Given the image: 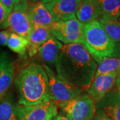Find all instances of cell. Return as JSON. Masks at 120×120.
<instances>
[{"instance_id": "6da1fadb", "label": "cell", "mask_w": 120, "mask_h": 120, "mask_svg": "<svg viewBox=\"0 0 120 120\" xmlns=\"http://www.w3.org/2000/svg\"><path fill=\"white\" fill-rule=\"evenodd\" d=\"M98 64L82 43L63 44L56 64L57 75L83 91L89 89Z\"/></svg>"}, {"instance_id": "7a4b0ae2", "label": "cell", "mask_w": 120, "mask_h": 120, "mask_svg": "<svg viewBox=\"0 0 120 120\" xmlns=\"http://www.w3.org/2000/svg\"><path fill=\"white\" fill-rule=\"evenodd\" d=\"M18 104L32 105L51 101L48 78L43 65L31 64L22 69L15 79Z\"/></svg>"}, {"instance_id": "3957f363", "label": "cell", "mask_w": 120, "mask_h": 120, "mask_svg": "<svg viewBox=\"0 0 120 120\" xmlns=\"http://www.w3.org/2000/svg\"><path fill=\"white\" fill-rule=\"evenodd\" d=\"M83 44L98 64L105 58L112 57L115 52L116 43L109 38L98 20L84 25Z\"/></svg>"}, {"instance_id": "277c9868", "label": "cell", "mask_w": 120, "mask_h": 120, "mask_svg": "<svg viewBox=\"0 0 120 120\" xmlns=\"http://www.w3.org/2000/svg\"><path fill=\"white\" fill-rule=\"evenodd\" d=\"M95 104L87 93H82L57 106L69 120H92L95 115Z\"/></svg>"}, {"instance_id": "5b68a950", "label": "cell", "mask_w": 120, "mask_h": 120, "mask_svg": "<svg viewBox=\"0 0 120 120\" xmlns=\"http://www.w3.org/2000/svg\"><path fill=\"white\" fill-rule=\"evenodd\" d=\"M48 78L50 100L57 105L65 103L83 93V90L71 85L56 75L50 67L43 65Z\"/></svg>"}, {"instance_id": "8992f818", "label": "cell", "mask_w": 120, "mask_h": 120, "mask_svg": "<svg viewBox=\"0 0 120 120\" xmlns=\"http://www.w3.org/2000/svg\"><path fill=\"white\" fill-rule=\"evenodd\" d=\"M50 30L52 35L63 44L83 43L84 24L77 18L57 21Z\"/></svg>"}, {"instance_id": "52a82bcc", "label": "cell", "mask_w": 120, "mask_h": 120, "mask_svg": "<svg viewBox=\"0 0 120 120\" xmlns=\"http://www.w3.org/2000/svg\"><path fill=\"white\" fill-rule=\"evenodd\" d=\"M27 0H21L14 5L8 18V28L11 33L28 38L32 30L29 13Z\"/></svg>"}, {"instance_id": "ba28073f", "label": "cell", "mask_w": 120, "mask_h": 120, "mask_svg": "<svg viewBox=\"0 0 120 120\" xmlns=\"http://www.w3.org/2000/svg\"><path fill=\"white\" fill-rule=\"evenodd\" d=\"M16 111L17 120H49L57 116L58 106L52 101L32 105L16 104Z\"/></svg>"}, {"instance_id": "9c48e42d", "label": "cell", "mask_w": 120, "mask_h": 120, "mask_svg": "<svg viewBox=\"0 0 120 120\" xmlns=\"http://www.w3.org/2000/svg\"><path fill=\"white\" fill-rule=\"evenodd\" d=\"M118 74L119 72H114L94 77L89 89L86 91L95 103H98L115 87Z\"/></svg>"}, {"instance_id": "30bf717a", "label": "cell", "mask_w": 120, "mask_h": 120, "mask_svg": "<svg viewBox=\"0 0 120 120\" xmlns=\"http://www.w3.org/2000/svg\"><path fill=\"white\" fill-rule=\"evenodd\" d=\"M82 0H55L45 4L56 22L76 18L75 14Z\"/></svg>"}, {"instance_id": "8fae6325", "label": "cell", "mask_w": 120, "mask_h": 120, "mask_svg": "<svg viewBox=\"0 0 120 120\" xmlns=\"http://www.w3.org/2000/svg\"><path fill=\"white\" fill-rule=\"evenodd\" d=\"M95 113H101L111 120H120V95L114 87L95 104Z\"/></svg>"}, {"instance_id": "7c38bea8", "label": "cell", "mask_w": 120, "mask_h": 120, "mask_svg": "<svg viewBox=\"0 0 120 120\" xmlns=\"http://www.w3.org/2000/svg\"><path fill=\"white\" fill-rule=\"evenodd\" d=\"M28 13L32 27H51L56 22L55 18L41 1L29 4Z\"/></svg>"}, {"instance_id": "4fadbf2b", "label": "cell", "mask_w": 120, "mask_h": 120, "mask_svg": "<svg viewBox=\"0 0 120 120\" xmlns=\"http://www.w3.org/2000/svg\"><path fill=\"white\" fill-rule=\"evenodd\" d=\"M62 45L61 42L52 36L39 47L38 53L45 65L47 66L56 65Z\"/></svg>"}, {"instance_id": "5bb4252c", "label": "cell", "mask_w": 120, "mask_h": 120, "mask_svg": "<svg viewBox=\"0 0 120 120\" xmlns=\"http://www.w3.org/2000/svg\"><path fill=\"white\" fill-rule=\"evenodd\" d=\"M53 36L50 27H34L27 38L29 44L27 52L30 57L35 56L38 52L39 47L47 41L50 37Z\"/></svg>"}, {"instance_id": "9a60e30c", "label": "cell", "mask_w": 120, "mask_h": 120, "mask_svg": "<svg viewBox=\"0 0 120 120\" xmlns=\"http://www.w3.org/2000/svg\"><path fill=\"white\" fill-rule=\"evenodd\" d=\"M75 16L84 25L94 20H98L99 11L97 0H82Z\"/></svg>"}, {"instance_id": "2e32d148", "label": "cell", "mask_w": 120, "mask_h": 120, "mask_svg": "<svg viewBox=\"0 0 120 120\" xmlns=\"http://www.w3.org/2000/svg\"><path fill=\"white\" fill-rule=\"evenodd\" d=\"M99 17L98 21H116L120 13V0H97Z\"/></svg>"}, {"instance_id": "e0dca14e", "label": "cell", "mask_w": 120, "mask_h": 120, "mask_svg": "<svg viewBox=\"0 0 120 120\" xmlns=\"http://www.w3.org/2000/svg\"><path fill=\"white\" fill-rule=\"evenodd\" d=\"M0 120H17L16 103L11 96L0 101Z\"/></svg>"}, {"instance_id": "ac0fdd59", "label": "cell", "mask_w": 120, "mask_h": 120, "mask_svg": "<svg viewBox=\"0 0 120 120\" xmlns=\"http://www.w3.org/2000/svg\"><path fill=\"white\" fill-rule=\"evenodd\" d=\"M114 72H120V58L107 57L103 59L98 64L95 77Z\"/></svg>"}, {"instance_id": "d6986e66", "label": "cell", "mask_w": 120, "mask_h": 120, "mask_svg": "<svg viewBox=\"0 0 120 120\" xmlns=\"http://www.w3.org/2000/svg\"><path fill=\"white\" fill-rule=\"evenodd\" d=\"M29 41L28 39L24 37L14 33H11L8 41L7 46L12 52L16 53L20 56H25L27 52Z\"/></svg>"}, {"instance_id": "ffe728a7", "label": "cell", "mask_w": 120, "mask_h": 120, "mask_svg": "<svg viewBox=\"0 0 120 120\" xmlns=\"http://www.w3.org/2000/svg\"><path fill=\"white\" fill-rule=\"evenodd\" d=\"M14 78V65L11 61L0 76V99L4 96L10 88Z\"/></svg>"}, {"instance_id": "44dd1931", "label": "cell", "mask_w": 120, "mask_h": 120, "mask_svg": "<svg viewBox=\"0 0 120 120\" xmlns=\"http://www.w3.org/2000/svg\"><path fill=\"white\" fill-rule=\"evenodd\" d=\"M109 38L115 43L120 42V22L116 21H99Z\"/></svg>"}, {"instance_id": "7402d4cb", "label": "cell", "mask_w": 120, "mask_h": 120, "mask_svg": "<svg viewBox=\"0 0 120 120\" xmlns=\"http://www.w3.org/2000/svg\"><path fill=\"white\" fill-rule=\"evenodd\" d=\"M11 11L0 0V29L8 28V18Z\"/></svg>"}, {"instance_id": "603a6c76", "label": "cell", "mask_w": 120, "mask_h": 120, "mask_svg": "<svg viewBox=\"0 0 120 120\" xmlns=\"http://www.w3.org/2000/svg\"><path fill=\"white\" fill-rule=\"evenodd\" d=\"M12 61L9 57L7 53L0 51V76L8 67L9 64Z\"/></svg>"}, {"instance_id": "cb8c5ba5", "label": "cell", "mask_w": 120, "mask_h": 120, "mask_svg": "<svg viewBox=\"0 0 120 120\" xmlns=\"http://www.w3.org/2000/svg\"><path fill=\"white\" fill-rule=\"evenodd\" d=\"M11 31L9 30H5L0 31V45H7L8 41L11 34Z\"/></svg>"}, {"instance_id": "d4e9b609", "label": "cell", "mask_w": 120, "mask_h": 120, "mask_svg": "<svg viewBox=\"0 0 120 120\" xmlns=\"http://www.w3.org/2000/svg\"><path fill=\"white\" fill-rule=\"evenodd\" d=\"M1 1L10 11H12L15 4V0H1Z\"/></svg>"}, {"instance_id": "484cf974", "label": "cell", "mask_w": 120, "mask_h": 120, "mask_svg": "<svg viewBox=\"0 0 120 120\" xmlns=\"http://www.w3.org/2000/svg\"><path fill=\"white\" fill-rule=\"evenodd\" d=\"M112 57H118L120 58V42L116 43L115 52Z\"/></svg>"}, {"instance_id": "4316f807", "label": "cell", "mask_w": 120, "mask_h": 120, "mask_svg": "<svg viewBox=\"0 0 120 120\" xmlns=\"http://www.w3.org/2000/svg\"><path fill=\"white\" fill-rule=\"evenodd\" d=\"M92 120H109L108 117H107L106 116H103L101 113H95V115L94 117L93 118Z\"/></svg>"}, {"instance_id": "83f0119b", "label": "cell", "mask_w": 120, "mask_h": 120, "mask_svg": "<svg viewBox=\"0 0 120 120\" xmlns=\"http://www.w3.org/2000/svg\"><path fill=\"white\" fill-rule=\"evenodd\" d=\"M56 120H69V119L65 114H60L56 116Z\"/></svg>"}, {"instance_id": "f1b7e54d", "label": "cell", "mask_w": 120, "mask_h": 120, "mask_svg": "<svg viewBox=\"0 0 120 120\" xmlns=\"http://www.w3.org/2000/svg\"><path fill=\"white\" fill-rule=\"evenodd\" d=\"M115 88L117 90V91L119 92V94L120 95V77H117V79H116Z\"/></svg>"}, {"instance_id": "f546056e", "label": "cell", "mask_w": 120, "mask_h": 120, "mask_svg": "<svg viewBox=\"0 0 120 120\" xmlns=\"http://www.w3.org/2000/svg\"><path fill=\"white\" fill-rule=\"evenodd\" d=\"M53 1H55V0H41V2L43 4H47V3H49Z\"/></svg>"}, {"instance_id": "4dcf8cb0", "label": "cell", "mask_w": 120, "mask_h": 120, "mask_svg": "<svg viewBox=\"0 0 120 120\" xmlns=\"http://www.w3.org/2000/svg\"><path fill=\"white\" fill-rule=\"evenodd\" d=\"M31 1V3H36V2H38V1H41V0H30Z\"/></svg>"}, {"instance_id": "1f68e13d", "label": "cell", "mask_w": 120, "mask_h": 120, "mask_svg": "<svg viewBox=\"0 0 120 120\" xmlns=\"http://www.w3.org/2000/svg\"><path fill=\"white\" fill-rule=\"evenodd\" d=\"M21 0H15V4H17L18 2H19ZM14 4V5H15Z\"/></svg>"}, {"instance_id": "d6a6232c", "label": "cell", "mask_w": 120, "mask_h": 120, "mask_svg": "<svg viewBox=\"0 0 120 120\" xmlns=\"http://www.w3.org/2000/svg\"><path fill=\"white\" fill-rule=\"evenodd\" d=\"M117 20L120 22V15H119V17H118V19H117Z\"/></svg>"}, {"instance_id": "836d02e7", "label": "cell", "mask_w": 120, "mask_h": 120, "mask_svg": "<svg viewBox=\"0 0 120 120\" xmlns=\"http://www.w3.org/2000/svg\"><path fill=\"white\" fill-rule=\"evenodd\" d=\"M56 117H53V118H52V119H50V120H56Z\"/></svg>"}, {"instance_id": "e575fe53", "label": "cell", "mask_w": 120, "mask_h": 120, "mask_svg": "<svg viewBox=\"0 0 120 120\" xmlns=\"http://www.w3.org/2000/svg\"><path fill=\"white\" fill-rule=\"evenodd\" d=\"M118 77H120V72L119 73V74H118Z\"/></svg>"}]
</instances>
